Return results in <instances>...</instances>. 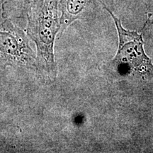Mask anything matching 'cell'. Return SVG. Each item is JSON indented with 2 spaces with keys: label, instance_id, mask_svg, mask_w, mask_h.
I'll list each match as a JSON object with an SVG mask.
<instances>
[{
  "label": "cell",
  "instance_id": "5",
  "mask_svg": "<svg viewBox=\"0 0 153 153\" xmlns=\"http://www.w3.org/2000/svg\"><path fill=\"white\" fill-rule=\"evenodd\" d=\"M45 0H9L4 5L3 11L5 16L9 15L22 16L29 14L32 9L41 5Z\"/></svg>",
  "mask_w": 153,
  "mask_h": 153
},
{
  "label": "cell",
  "instance_id": "4",
  "mask_svg": "<svg viewBox=\"0 0 153 153\" xmlns=\"http://www.w3.org/2000/svg\"><path fill=\"white\" fill-rule=\"evenodd\" d=\"M89 0H61L60 32H63L72 22L79 19Z\"/></svg>",
  "mask_w": 153,
  "mask_h": 153
},
{
  "label": "cell",
  "instance_id": "2",
  "mask_svg": "<svg viewBox=\"0 0 153 153\" xmlns=\"http://www.w3.org/2000/svg\"><path fill=\"white\" fill-rule=\"evenodd\" d=\"M36 56L22 30L7 19L0 24V67L36 69Z\"/></svg>",
  "mask_w": 153,
  "mask_h": 153
},
{
  "label": "cell",
  "instance_id": "1",
  "mask_svg": "<svg viewBox=\"0 0 153 153\" xmlns=\"http://www.w3.org/2000/svg\"><path fill=\"white\" fill-rule=\"evenodd\" d=\"M27 36L36 43V70L43 79L54 81L57 68L54 56L55 40L60 32L57 0H45L27 15Z\"/></svg>",
  "mask_w": 153,
  "mask_h": 153
},
{
  "label": "cell",
  "instance_id": "3",
  "mask_svg": "<svg viewBox=\"0 0 153 153\" xmlns=\"http://www.w3.org/2000/svg\"><path fill=\"white\" fill-rule=\"evenodd\" d=\"M104 7L114 19L119 40L118 51L112 61L113 65L117 68H126L143 73H153V64L152 60L145 53L142 34L126 29L120 19L106 6Z\"/></svg>",
  "mask_w": 153,
  "mask_h": 153
}]
</instances>
